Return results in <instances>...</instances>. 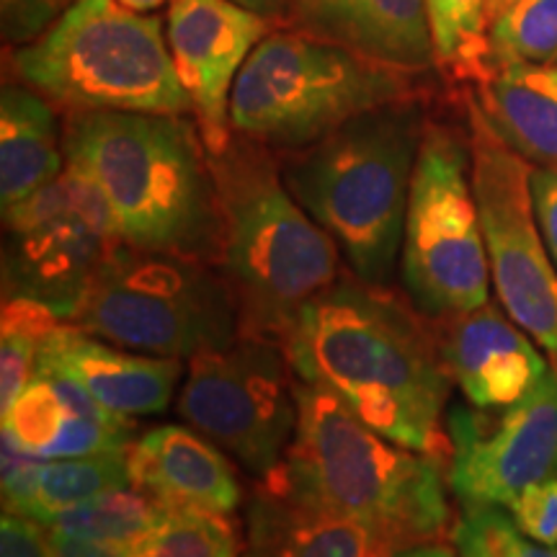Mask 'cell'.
Listing matches in <instances>:
<instances>
[{"mask_svg": "<svg viewBox=\"0 0 557 557\" xmlns=\"http://www.w3.org/2000/svg\"><path fill=\"white\" fill-rule=\"evenodd\" d=\"M287 354L299 380L331 389L377 434L449 465L455 380L410 299L344 274L299 315Z\"/></svg>", "mask_w": 557, "mask_h": 557, "instance_id": "obj_1", "label": "cell"}, {"mask_svg": "<svg viewBox=\"0 0 557 557\" xmlns=\"http://www.w3.org/2000/svg\"><path fill=\"white\" fill-rule=\"evenodd\" d=\"M297 393L295 438L282 468L263 483L357 521L380 557L451 532L447 465L377 434L323 385L297 377Z\"/></svg>", "mask_w": 557, "mask_h": 557, "instance_id": "obj_2", "label": "cell"}, {"mask_svg": "<svg viewBox=\"0 0 557 557\" xmlns=\"http://www.w3.org/2000/svg\"><path fill=\"white\" fill-rule=\"evenodd\" d=\"M197 122L171 114L73 111L67 165L94 181L124 246L218 263L220 205Z\"/></svg>", "mask_w": 557, "mask_h": 557, "instance_id": "obj_3", "label": "cell"}, {"mask_svg": "<svg viewBox=\"0 0 557 557\" xmlns=\"http://www.w3.org/2000/svg\"><path fill=\"white\" fill-rule=\"evenodd\" d=\"M209 160L220 205L218 267L238 299L240 336L287 346L305 308L344 276L341 250L284 184L274 150L233 135Z\"/></svg>", "mask_w": 557, "mask_h": 557, "instance_id": "obj_4", "label": "cell"}, {"mask_svg": "<svg viewBox=\"0 0 557 557\" xmlns=\"http://www.w3.org/2000/svg\"><path fill=\"white\" fill-rule=\"evenodd\" d=\"M423 132L421 103L403 99L282 158L284 184L336 240L351 274L372 287H389L400 263Z\"/></svg>", "mask_w": 557, "mask_h": 557, "instance_id": "obj_5", "label": "cell"}, {"mask_svg": "<svg viewBox=\"0 0 557 557\" xmlns=\"http://www.w3.org/2000/svg\"><path fill=\"white\" fill-rule=\"evenodd\" d=\"M13 70L67 111L194 114L163 21L116 0H75L45 37L13 52Z\"/></svg>", "mask_w": 557, "mask_h": 557, "instance_id": "obj_6", "label": "cell"}, {"mask_svg": "<svg viewBox=\"0 0 557 557\" xmlns=\"http://www.w3.org/2000/svg\"><path fill=\"white\" fill-rule=\"evenodd\" d=\"M408 78L297 26L269 32L235 81L230 124L233 135L287 156L364 111L410 99Z\"/></svg>", "mask_w": 557, "mask_h": 557, "instance_id": "obj_7", "label": "cell"}, {"mask_svg": "<svg viewBox=\"0 0 557 557\" xmlns=\"http://www.w3.org/2000/svg\"><path fill=\"white\" fill-rule=\"evenodd\" d=\"M73 325L109 344L194 359L240 338L238 299L218 263L120 246L90 284Z\"/></svg>", "mask_w": 557, "mask_h": 557, "instance_id": "obj_8", "label": "cell"}, {"mask_svg": "<svg viewBox=\"0 0 557 557\" xmlns=\"http://www.w3.org/2000/svg\"><path fill=\"white\" fill-rule=\"evenodd\" d=\"M400 282L429 320L491 302V261L470 178V143L444 124H426L410 181Z\"/></svg>", "mask_w": 557, "mask_h": 557, "instance_id": "obj_9", "label": "cell"}, {"mask_svg": "<svg viewBox=\"0 0 557 557\" xmlns=\"http://www.w3.org/2000/svg\"><path fill=\"white\" fill-rule=\"evenodd\" d=\"M470 178L483 222L491 282L506 315L537 344L557 372V269L540 233L532 165L468 103Z\"/></svg>", "mask_w": 557, "mask_h": 557, "instance_id": "obj_10", "label": "cell"}, {"mask_svg": "<svg viewBox=\"0 0 557 557\" xmlns=\"http://www.w3.org/2000/svg\"><path fill=\"white\" fill-rule=\"evenodd\" d=\"M176 410L256 480L282 468L299 421L287 346L261 336L189 359Z\"/></svg>", "mask_w": 557, "mask_h": 557, "instance_id": "obj_11", "label": "cell"}, {"mask_svg": "<svg viewBox=\"0 0 557 557\" xmlns=\"http://www.w3.org/2000/svg\"><path fill=\"white\" fill-rule=\"evenodd\" d=\"M3 225V297H29L62 320H73L96 274L124 246L107 197L73 165L5 209Z\"/></svg>", "mask_w": 557, "mask_h": 557, "instance_id": "obj_12", "label": "cell"}, {"mask_svg": "<svg viewBox=\"0 0 557 557\" xmlns=\"http://www.w3.org/2000/svg\"><path fill=\"white\" fill-rule=\"evenodd\" d=\"M447 431L459 506L506 508L524 487L557 478V372L508 408H451Z\"/></svg>", "mask_w": 557, "mask_h": 557, "instance_id": "obj_13", "label": "cell"}, {"mask_svg": "<svg viewBox=\"0 0 557 557\" xmlns=\"http://www.w3.org/2000/svg\"><path fill=\"white\" fill-rule=\"evenodd\" d=\"M271 21L235 0H171L165 37L194 122L209 156L233 143L230 99L243 65L271 32Z\"/></svg>", "mask_w": 557, "mask_h": 557, "instance_id": "obj_14", "label": "cell"}, {"mask_svg": "<svg viewBox=\"0 0 557 557\" xmlns=\"http://www.w3.org/2000/svg\"><path fill=\"white\" fill-rule=\"evenodd\" d=\"M431 323L451 380L472 408L513 406L553 369L545 351L496 302Z\"/></svg>", "mask_w": 557, "mask_h": 557, "instance_id": "obj_15", "label": "cell"}, {"mask_svg": "<svg viewBox=\"0 0 557 557\" xmlns=\"http://www.w3.org/2000/svg\"><path fill=\"white\" fill-rule=\"evenodd\" d=\"M297 29L406 75L436 65L426 0H287Z\"/></svg>", "mask_w": 557, "mask_h": 557, "instance_id": "obj_16", "label": "cell"}, {"mask_svg": "<svg viewBox=\"0 0 557 557\" xmlns=\"http://www.w3.org/2000/svg\"><path fill=\"white\" fill-rule=\"evenodd\" d=\"M41 359L65 369L103 408L124 418L165 413L184 377V359L114 346L70 320L52 333Z\"/></svg>", "mask_w": 557, "mask_h": 557, "instance_id": "obj_17", "label": "cell"}, {"mask_svg": "<svg viewBox=\"0 0 557 557\" xmlns=\"http://www.w3.org/2000/svg\"><path fill=\"white\" fill-rule=\"evenodd\" d=\"M129 480L169 508L230 513L243 487L225 451L197 429L165 423L145 431L127 451Z\"/></svg>", "mask_w": 557, "mask_h": 557, "instance_id": "obj_18", "label": "cell"}, {"mask_svg": "<svg viewBox=\"0 0 557 557\" xmlns=\"http://www.w3.org/2000/svg\"><path fill=\"white\" fill-rule=\"evenodd\" d=\"M3 511L47 524L60 511L129 485L127 455L41 459L3 434Z\"/></svg>", "mask_w": 557, "mask_h": 557, "instance_id": "obj_19", "label": "cell"}, {"mask_svg": "<svg viewBox=\"0 0 557 557\" xmlns=\"http://www.w3.org/2000/svg\"><path fill=\"white\" fill-rule=\"evenodd\" d=\"M240 557H380L372 534L357 521L308 506L256 480L248 508L246 555Z\"/></svg>", "mask_w": 557, "mask_h": 557, "instance_id": "obj_20", "label": "cell"}, {"mask_svg": "<svg viewBox=\"0 0 557 557\" xmlns=\"http://www.w3.org/2000/svg\"><path fill=\"white\" fill-rule=\"evenodd\" d=\"M493 129L537 169L557 171V65H508L478 83Z\"/></svg>", "mask_w": 557, "mask_h": 557, "instance_id": "obj_21", "label": "cell"}, {"mask_svg": "<svg viewBox=\"0 0 557 557\" xmlns=\"http://www.w3.org/2000/svg\"><path fill=\"white\" fill-rule=\"evenodd\" d=\"M62 132L45 96L5 86L0 94V201L5 209L45 189L65 171Z\"/></svg>", "mask_w": 557, "mask_h": 557, "instance_id": "obj_22", "label": "cell"}, {"mask_svg": "<svg viewBox=\"0 0 557 557\" xmlns=\"http://www.w3.org/2000/svg\"><path fill=\"white\" fill-rule=\"evenodd\" d=\"M169 506H163L150 493L135 483L114 487L86 504L60 511L45 527L83 537L99 545L129 549L135 547L152 527L163 519Z\"/></svg>", "mask_w": 557, "mask_h": 557, "instance_id": "obj_23", "label": "cell"}, {"mask_svg": "<svg viewBox=\"0 0 557 557\" xmlns=\"http://www.w3.org/2000/svg\"><path fill=\"white\" fill-rule=\"evenodd\" d=\"M65 323L29 297H3L0 318V410H9L37 374L47 341Z\"/></svg>", "mask_w": 557, "mask_h": 557, "instance_id": "obj_24", "label": "cell"}, {"mask_svg": "<svg viewBox=\"0 0 557 557\" xmlns=\"http://www.w3.org/2000/svg\"><path fill=\"white\" fill-rule=\"evenodd\" d=\"M508 65H557V0H517L487 24L485 78Z\"/></svg>", "mask_w": 557, "mask_h": 557, "instance_id": "obj_25", "label": "cell"}, {"mask_svg": "<svg viewBox=\"0 0 557 557\" xmlns=\"http://www.w3.org/2000/svg\"><path fill=\"white\" fill-rule=\"evenodd\" d=\"M243 545L225 513L169 508L163 519L127 549V557H240Z\"/></svg>", "mask_w": 557, "mask_h": 557, "instance_id": "obj_26", "label": "cell"}, {"mask_svg": "<svg viewBox=\"0 0 557 557\" xmlns=\"http://www.w3.org/2000/svg\"><path fill=\"white\" fill-rule=\"evenodd\" d=\"M436 65L459 78H485L487 0H426Z\"/></svg>", "mask_w": 557, "mask_h": 557, "instance_id": "obj_27", "label": "cell"}, {"mask_svg": "<svg viewBox=\"0 0 557 557\" xmlns=\"http://www.w3.org/2000/svg\"><path fill=\"white\" fill-rule=\"evenodd\" d=\"M449 534L459 557H557V547L527 537L504 506H462Z\"/></svg>", "mask_w": 557, "mask_h": 557, "instance_id": "obj_28", "label": "cell"}, {"mask_svg": "<svg viewBox=\"0 0 557 557\" xmlns=\"http://www.w3.org/2000/svg\"><path fill=\"white\" fill-rule=\"evenodd\" d=\"M75 0H0V32L3 41L26 47L45 37L65 16Z\"/></svg>", "mask_w": 557, "mask_h": 557, "instance_id": "obj_29", "label": "cell"}, {"mask_svg": "<svg viewBox=\"0 0 557 557\" xmlns=\"http://www.w3.org/2000/svg\"><path fill=\"white\" fill-rule=\"evenodd\" d=\"M506 511L527 537L557 547V478L524 487Z\"/></svg>", "mask_w": 557, "mask_h": 557, "instance_id": "obj_30", "label": "cell"}, {"mask_svg": "<svg viewBox=\"0 0 557 557\" xmlns=\"http://www.w3.org/2000/svg\"><path fill=\"white\" fill-rule=\"evenodd\" d=\"M0 557H54L50 534L39 521L3 511L0 519Z\"/></svg>", "mask_w": 557, "mask_h": 557, "instance_id": "obj_31", "label": "cell"}, {"mask_svg": "<svg viewBox=\"0 0 557 557\" xmlns=\"http://www.w3.org/2000/svg\"><path fill=\"white\" fill-rule=\"evenodd\" d=\"M532 197L540 233L557 269V171L532 169Z\"/></svg>", "mask_w": 557, "mask_h": 557, "instance_id": "obj_32", "label": "cell"}, {"mask_svg": "<svg viewBox=\"0 0 557 557\" xmlns=\"http://www.w3.org/2000/svg\"><path fill=\"white\" fill-rule=\"evenodd\" d=\"M47 534H50L54 557H127V549L99 545V542H90L83 537H73V534L60 532V529L47 527Z\"/></svg>", "mask_w": 557, "mask_h": 557, "instance_id": "obj_33", "label": "cell"}, {"mask_svg": "<svg viewBox=\"0 0 557 557\" xmlns=\"http://www.w3.org/2000/svg\"><path fill=\"white\" fill-rule=\"evenodd\" d=\"M389 557H459V553L447 545H442V542H431V545L403 549V553H395Z\"/></svg>", "mask_w": 557, "mask_h": 557, "instance_id": "obj_34", "label": "cell"}, {"mask_svg": "<svg viewBox=\"0 0 557 557\" xmlns=\"http://www.w3.org/2000/svg\"><path fill=\"white\" fill-rule=\"evenodd\" d=\"M235 3L246 5V9L261 13L267 18H278L287 13V0H235Z\"/></svg>", "mask_w": 557, "mask_h": 557, "instance_id": "obj_35", "label": "cell"}, {"mask_svg": "<svg viewBox=\"0 0 557 557\" xmlns=\"http://www.w3.org/2000/svg\"><path fill=\"white\" fill-rule=\"evenodd\" d=\"M116 3H122L124 9H129V11L150 13V11H158L160 5L171 3V0H116Z\"/></svg>", "mask_w": 557, "mask_h": 557, "instance_id": "obj_36", "label": "cell"}, {"mask_svg": "<svg viewBox=\"0 0 557 557\" xmlns=\"http://www.w3.org/2000/svg\"><path fill=\"white\" fill-rule=\"evenodd\" d=\"M511 3H517V0H487V24H491L500 11H506Z\"/></svg>", "mask_w": 557, "mask_h": 557, "instance_id": "obj_37", "label": "cell"}]
</instances>
